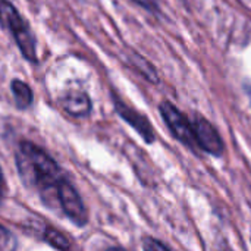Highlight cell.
I'll list each match as a JSON object with an SVG mask.
<instances>
[{"mask_svg": "<svg viewBox=\"0 0 251 251\" xmlns=\"http://www.w3.org/2000/svg\"><path fill=\"white\" fill-rule=\"evenodd\" d=\"M16 165L22 181L35 188L47 204H57L60 187L68 181L51 156L34 143L22 141L16 150Z\"/></svg>", "mask_w": 251, "mask_h": 251, "instance_id": "cell-1", "label": "cell"}, {"mask_svg": "<svg viewBox=\"0 0 251 251\" xmlns=\"http://www.w3.org/2000/svg\"><path fill=\"white\" fill-rule=\"evenodd\" d=\"M0 25L9 31L21 54L31 63H37V41L28 22L7 0H0Z\"/></svg>", "mask_w": 251, "mask_h": 251, "instance_id": "cell-2", "label": "cell"}, {"mask_svg": "<svg viewBox=\"0 0 251 251\" xmlns=\"http://www.w3.org/2000/svg\"><path fill=\"white\" fill-rule=\"evenodd\" d=\"M160 113L175 138H178L190 149L197 147L193 124L187 119L184 113H181L171 101H163L160 104Z\"/></svg>", "mask_w": 251, "mask_h": 251, "instance_id": "cell-3", "label": "cell"}, {"mask_svg": "<svg viewBox=\"0 0 251 251\" xmlns=\"http://www.w3.org/2000/svg\"><path fill=\"white\" fill-rule=\"evenodd\" d=\"M57 204L62 209V212L78 226H82L87 224V209L82 203V199L79 197L75 187L66 181L57 194Z\"/></svg>", "mask_w": 251, "mask_h": 251, "instance_id": "cell-4", "label": "cell"}, {"mask_svg": "<svg viewBox=\"0 0 251 251\" xmlns=\"http://www.w3.org/2000/svg\"><path fill=\"white\" fill-rule=\"evenodd\" d=\"M191 124H193L197 147L213 156H221L224 153V141L219 132L216 131V128L207 119L200 116L196 118Z\"/></svg>", "mask_w": 251, "mask_h": 251, "instance_id": "cell-5", "label": "cell"}, {"mask_svg": "<svg viewBox=\"0 0 251 251\" xmlns=\"http://www.w3.org/2000/svg\"><path fill=\"white\" fill-rule=\"evenodd\" d=\"M113 104H115V110L119 113V116L125 122H128L147 143H153L154 141L153 128H151V125H150V122H149V119L146 116H143L140 112H137L135 109L128 106L116 94H113Z\"/></svg>", "mask_w": 251, "mask_h": 251, "instance_id": "cell-6", "label": "cell"}, {"mask_svg": "<svg viewBox=\"0 0 251 251\" xmlns=\"http://www.w3.org/2000/svg\"><path fill=\"white\" fill-rule=\"evenodd\" d=\"M62 109L75 118L87 116L91 112V100L82 90H69L60 99Z\"/></svg>", "mask_w": 251, "mask_h": 251, "instance_id": "cell-7", "label": "cell"}, {"mask_svg": "<svg viewBox=\"0 0 251 251\" xmlns=\"http://www.w3.org/2000/svg\"><path fill=\"white\" fill-rule=\"evenodd\" d=\"M10 90L13 93V99L18 109H28L32 103V90L25 81L13 79L10 84Z\"/></svg>", "mask_w": 251, "mask_h": 251, "instance_id": "cell-8", "label": "cell"}, {"mask_svg": "<svg viewBox=\"0 0 251 251\" xmlns=\"http://www.w3.org/2000/svg\"><path fill=\"white\" fill-rule=\"evenodd\" d=\"M44 238L49 244H51L53 247L59 249L62 251L69 250V241L60 234V232H56L53 229H47L46 234H44Z\"/></svg>", "mask_w": 251, "mask_h": 251, "instance_id": "cell-9", "label": "cell"}, {"mask_svg": "<svg viewBox=\"0 0 251 251\" xmlns=\"http://www.w3.org/2000/svg\"><path fill=\"white\" fill-rule=\"evenodd\" d=\"M16 238L4 226L0 225V251H15Z\"/></svg>", "mask_w": 251, "mask_h": 251, "instance_id": "cell-10", "label": "cell"}, {"mask_svg": "<svg viewBox=\"0 0 251 251\" xmlns=\"http://www.w3.org/2000/svg\"><path fill=\"white\" fill-rule=\"evenodd\" d=\"M143 249H144V251H169L160 241H157V240H154L151 237L144 238Z\"/></svg>", "mask_w": 251, "mask_h": 251, "instance_id": "cell-11", "label": "cell"}, {"mask_svg": "<svg viewBox=\"0 0 251 251\" xmlns=\"http://www.w3.org/2000/svg\"><path fill=\"white\" fill-rule=\"evenodd\" d=\"M135 3H138L140 6L151 10V12H157L159 6H157V0H134Z\"/></svg>", "mask_w": 251, "mask_h": 251, "instance_id": "cell-12", "label": "cell"}, {"mask_svg": "<svg viewBox=\"0 0 251 251\" xmlns=\"http://www.w3.org/2000/svg\"><path fill=\"white\" fill-rule=\"evenodd\" d=\"M3 196H4V178H3V174L0 169V204L3 201Z\"/></svg>", "mask_w": 251, "mask_h": 251, "instance_id": "cell-13", "label": "cell"}, {"mask_svg": "<svg viewBox=\"0 0 251 251\" xmlns=\"http://www.w3.org/2000/svg\"><path fill=\"white\" fill-rule=\"evenodd\" d=\"M107 251H126L125 249H121V247H112V249H109Z\"/></svg>", "mask_w": 251, "mask_h": 251, "instance_id": "cell-14", "label": "cell"}, {"mask_svg": "<svg viewBox=\"0 0 251 251\" xmlns=\"http://www.w3.org/2000/svg\"><path fill=\"white\" fill-rule=\"evenodd\" d=\"M219 251H232V250H231L229 247H226V246H225L224 249H221V250H219Z\"/></svg>", "mask_w": 251, "mask_h": 251, "instance_id": "cell-15", "label": "cell"}]
</instances>
